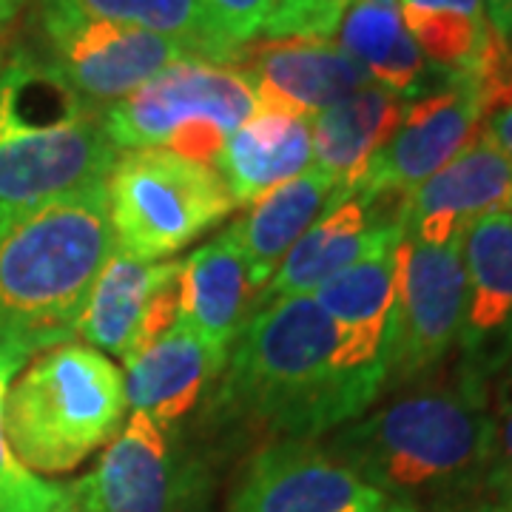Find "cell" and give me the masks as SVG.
Here are the masks:
<instances>
[{
	"mask_svg": "<svg viewBox=\"0 0 512 512\" xmlns=\"http://www.w3.org/2000/svg\"><path fill=\"white\" fill-rule=\"evenodd\" d=\"M126 382L106 353L57 345L6 393L9 447L32 473H69L109 444L126 416Z\"/></svg>",
	"mask_w": 512,
	"mask_h": 512,
	"instance_id": "obj_5",
	"label": "cell"
},
{
	"mask_svg": "<svg viewBox=\"0 0 512 512\" xmlns=\"http://www.w3.org/2000/svg\"><path fill=\"white\" fill-rule=\"evenodd\" d=\"M205 3L214 12L222 32L237 46H248L262 32L274 0H205Z\"/></svg>",
	"mask_w": 512,
	"mask_h": 512,
	"instance_id": "obj_30",
	"label": "cell"
},
{
	"mask_svg": "<svg viewBox=\"0 0 512 512\" xmlns=\"http://www.w3.org/2000/svg\"><path fill=\"white\" fill-rule=\"evenodd\" d=\"M86 478L97 512H191L202 490L200 467L140 410L128 416Z\"/></svg>",
	"mask_w": 512,
	"mask_h": 512,
	"instance_id": "obj_12",
	"label": "cell"
},
{
	"mask_svg": "<svg viewBox=\"0 0 512 512\" xmlns=\"http://www.w3.org/2000/svg\"><path fill=\"white\" fill-rule=\"evenodd\" d=\"M490 430L487 379L464 367L456 382L402 393L339 427L328 450L390 501L456 512L481 493Z\"/></svg>",
	"mask_w": 512,
	"mask_h": 512,
	"instance_id": "obj_1",
	"label": "cell"
},
{
	"mask_svg": "<svg viewBox=\"0 0 512 512\" xmlns=\"http://www.w3.org/2000/svg\"><path fill=\"white\" fill-rule=\"evenodd\" d=\"M404 26L441 83H467L478 74L493 46V26L481 0H399ZM478 92V89H476Z\"/></svg>",
	"mask_w": 512,
	"mask_h": 512,
	"instance_id": "obj_26",
	"label": "cell"
},
{
	"mask_svg": "<svg viewBox=\"0 0 512 512\" xmlns=\"http://www.w3.org/2000/svg\"><path fill=\"white\" fill-rule=\"evenodd\" d=\"M362 191H336L325 211L279 262L271 282L259 291V305L285 296H311L336 274L404 237L399 211L382 214Z\"/></svg>",
	"mask_w": 512,
	"mask_h": 512,
	"instance_id": "obj_14",
	"label": "cell"
},
{
	"mask_svg": "<svg viewBox=\"0 0 512 512\" xmlns=\"http://www.w3.org/2000/svg\"><path fill=\"white\" fill-rule=\"evenodd\" d=\"M40 32L46 43V63L77 97L97 109L137 92L165 66L188 57L168 37L80 18L49 6H40Z\"/></svg>",
	"mask_w": 512,
	"mask_h": 512,
	"instance_id": "obj_9",
	"label": "cell"
},
{
	"mask_svg": "<svg viewBox=\"0 0 512 512\" xmlns=\"http://www.w3.org/2000/svg\"><path fill=\"white\" fill-rule=\"evenodd\" d=\"M114 248L106 183L9 225L0 234V350L29 359L74 342Z\"/></svg>",
	"mask_w": 512,
	"mask_h": 512,
	"instance_id": "obj_3",
	"label": "cell"
},
{
	"mask_svg": "<svg viewBox=\"0 0 512 512\" xmlns=\"http://www.w3.org/2000/svg\"><path fill=\"white\" fill-rule=\"evenodd\" d=\"M256 296L242 251L228 231L197 248L180 268V322L222 353L251 319Z\"/></svg>",
	"mask_w": 512,
	"mask_h": 512,
	"instance_id": "obj_20",
	"label": "cell"
},
{
	"mask_svg": "<svg viewBox=\"0 0 512 512\" xmlns=\"http://www.w3.org/2000/svg\"><path fill=\"white\" fill-rule=\"evenodd\" d=\"M339 49L402 100L421 97L433 72L404 26L399 0H350L339 20Z\"/></svg>",
	"mask_w": 512,
	"mask_h": 512,
	"instance_id": "obj_23",
	"label": "cell"
},
{
	"mask_svg": "<svg viewBox=\"0 0 512 512\" xmlns=\"http://www.w3.org/2000/svg\"><path fill=\"white\" fill-rule=\"evenodd\" d=\"M507 46H510V49H512V43H507Z\"/></svg>",
	"mask_w": 512,
	"mask_h": 512,
	"instance_id": "obj_39",
	"label": "cell"
},
{
	"mask_svg": "<svg viewBox=\"0 0 512 512\" xmlns=\"http://www.w3.org/2000/svg\"><path fill=\"white\" fill-rule=\"evenodd\" d=\"M214 163L234 202L254 205L311 168L313 117L274 100H259Z\"/></svg>",
	"mask_w": 512,
	"mask_h": 512,
	"instance_id": "obj_18",
	"label": "cell"
},
{
	"mask_svg": "<svg viewBox=\"0 0 512 512\" xmlns=\"http://www.w3.org/2000/svg\"><path fill=\"white\" fill-rule=\"evenodd\" d=\"M348 3H350V0H345V6H348Z\"/></svg>",
	"mask_w": 512,
	"mask_h": 512,
	"instance_id": "obj_38",
	"label": "cell"
},
{
	"mask_svg": "<svg viewBox=\"0 0 512 512\" xmlns=\"http://www.w3.org/2000/svg\"><path fill=\"white\" fill-rule=\"evenodd\" d=\"M23 3L26 0H0V26H6L9 20L15 18L20 9H23Z\"/></svg>",
	"mask_w": 512,
	"mask_h": 512,
	"instance_id": "obj_35",
	"label": "cell"
},
{
	"mask_svg": "<svg viewBox=\"0 0 512 512\" xmlns=\"http://www.w3.org/2000/svg\"><path fill=\"white\" fill-rule=\"evenodd\" d=\"M396 251L382 248L311 293L336 328V367L376 399L387 382V339L396 308Z\"/></svg>",
	"mask_w": 512,
	"mask_h": 512,
	"instance_id": "obj_13",
	"label": "cell"
},
{
	"mask_svg": "<svg viewBox=\"0 0 512 512\" xmlns=\"http://www.w3.org/2000/svg\"><path fill=\"white\" fill-rule=\"evenodd\" d=\"M390 498L313 439H282L256 453L228 512H384Z\"/></svg>",
	"mask_w": 512,
	"mask_h": 512,
	"instance_id": "obj_11",
	"label": "cell"
},
{
	"mask_svg": "<svg viewBox=\"0 0 512 512\" xmlns=\"http://www.w3.org/2000/svg\"><path fill=\"white\" fill-rule=\"evenodd\" d=\"M373 402L336 367V328L311 296L256 305L234 339L214 410L285 439H313Z\"/></svg>",
	"mask_w": 512,
	"mask_h": 512,
	"instance_id": "obj_2",
	"label": "cell"
},
{
	"mask_svg": "<svg viewBox=\"0 0 512 512\" xmlns=\"http://www.w3.org/2000/svg\"><path fill=\"white\" fill-rule=\"evenodd\" d=\"M40 6L89 20L146 29L174 40L188 57L222 66H234L242 49L222 32L205 0H40Z\"/></svg>",
	"mask_w": 512,
	"mask_h": 512,
	"instance_id": "obj_25",
	"label": "cell"
},
{
	"mask_svg": "<svg viewBox=\"0 0 512 512\" xmlns=\"http://www.w3.org/2000/svg\"><path fill=\"white\" fill-rule=\"evenodd\" d=\"M510 194L512 160L478 126L450 163L399 202V222L404 237L447 245L464 237L470 222L501 211Z\"/></svg>",
	"mask_w": 512,
	"mask_h": 512,
	"instance_id": "obj_15",
	"label": "cell"
},
{
	"mask_svg": "<svg viewBox=\"0 0 512 512\" xmlns=\"http://www.w3.org/2000/svg\"><path fill=\"white\" fill-rule=\"evenodd\" d=\"M345 0H274L259 35L268 40L282 37H330L339 29Z\"/></svg>",
	"mask_w": 512,
	"mask_h": 512,
	"instance_id": "obj_28",
	"label": "cell"
},
{
	"mask_svg": "<svg viewBox=\"0 0 512 512\" xmlns=\"http://www.w3.org/2000/svg\"><path fill=\"white\" fill-rule=\"evenodd\" d=\"M493 32L504 43H512V0H481Z\"/></svg>",
	"mask_w": 512,
	"mask_h": 512,
	"instance_id": "obj_33",
	"label": "cell"
},
{
	"mask_svg": "<svg viewBox=\"0 0 512 512\" xmlns=\"http://www.w3.org/2000/svg\"><path fill=\"white\" fill-rule=\"evenodd\" d=\"M106 197L117 248L146 262L183 251L237 205L217 168L165 148H140L117 157L106 180Z\"/></svg>",
	"mask_w": 512,
	"mask_h": 512,
	"instance_id": "obj_7",
	"label": "cell"
},
{
	"mask_svg": "<svg viewBox=\"0 0 512 512\" xmlns=\"http://www.w3.org/2000/svg\"><path fill=\"white\" fill-rule=\"evenodd\" d=\"M256 103L254 83L237 66L183 57L106 106L103 128L117 151L165 148L208 165L254 114Z\"/></svg>",
	"mask_w": 512,
	"mask_h": 512,
	"instance_id": "obj_6",
	"label": "cell"
},
{
	"mask_svg": "<svg viewBox=\"0 0 512 512\" xmlns=\"http://www.w3.org/2000/svg\"><path fill=\"white\" fill-rule=\"evenodd\" d=\"M456 512H512V495L495 498V501H478V504L461 507V510Z\"/></svg>",
	"mask_w": 512,
	"mask_h": 512,
	"instance_id": "obj_34",
	"label": "cell"
},
{
	"mask_svg": "<svg viewBox=\"0 0 512 512\" xmlns=\"http://www.w3.org/2000/svg\"><path fill=\"white\" fill-rule=\"evenodd\" d=\"M117 157L103 109L77 97L46 57L18 49L0 69V234L103 185Z\"/></svg>",
	"mask_w": 512,
	"mask_h": 512,
	"instance_id": "obj_4",
	"label": "cell"
},
{
	"mask_svg": "<svg viewBox=\"0 0 512 512\" xmlns=\"http://www.w3.org/2000/svg\"><path fill=\"white\" fill-rule=\"evenodd\" d=\"M333 194L336 183L328 174L319 168H308L299 177L279 185L268 197L254 202L251 211L228 228L242 251L256 291L271 282L279 262L325 211Z\"/></svg>",
	"mask_w": 512,
	"mask_h": 512,
	"instance_id": "obj_22",
	"label": "cell"
},
{
	"mask_svg": "<svg viewBox=\"0 0 512 512\" xmlns=\"http://www.w3.org/2000/svg\"><path fill=\"white\" fill-rule=\"evenodd\" d=\"M504 208H507V214L512 217V194H510V200H507V205H504Z\"/></svg>",
	"mask_w": 512,
	"mask_h": 512,
	"instance_id": "obj_37",
	"label": "cell"
},
{
	"mask_svg": "<svg viewBox=\"0 0 512 512\" xmlns=\"http://www.w3.org/2000/svg\"><path fill=\"white\" fill-rule=\"evenodd\" d=\"M26 359L15 353L0 350V512H49L60 498L57 484L40 481V478L20 464L3 427V407H6V393Z\"/></svg>",
	"mask_w": 512,
	"mask_h": 512,
	"instance_id": "obj_27",
	"label": "cell"
},
{
	"mask_svg": "<svg viewBox=\"0 0 512 512\" xmlns=\"http://www.w3.org/2000/svg\"><path fill=\"white\" fill-rule=\"evenodd\" d=\"M384 512H416V507H407V504H399V501H390V507Z\"/></svg>",
	"mask_w": 512,
	"mask_h": 512,
	"instance_id": "obj_36",
	"label": "cell"
},
{
	"mask_svg": "<svg viewBox=\"0 0 512 512\" xmlns=\"http://www.w3.org/2000/svg\"><path fill=\"white\" fill-rule=\"evenodd\" d=\"M49 512H97L89 478H80V481H74L69 487H63L55 507Z\"/></svg>",
	"mask_w": 512,
	"mask_h": 512,
	"instance_id": "obj_31",
	"label": "cell"
},
{
	"mask_svg": "<svg viewBox=\"0 0 512 512\" xmlns=\"http://www.w3.org/2000/svg\"><path fill=\"white\" fill-rule=\"evenodd\" d=\"M183 262H146L114 248L100 276L94 279L77 336L89 348L111 356H126L154 293L180 274Z\"/></svg>",
	"mask_w": 512,
	"mask_h": 512,
	"instance_id": "obj_24",
	"label": "cell"
},
{
	"mask_svg": "<svg viewBox=\"0 0 512 512\" xmlns=\"http://www.w3.org/2000/svg\"><path fill=\"white\" fill-rule=\"evenodd\" d=\"M467 308L458 345L464 367L484 376L512 353V217L495 211L467 225L461 237Z\"/></svg>",
	"mask_w": 512,
	"mask_h": 512,
	"instance_id": "obj_16",
	"label": "cell"
},
{
	"mask_svg": "<svg viewBox=\"0 0 512 512\" xmlns=\"http://www.w3.org/2000/svg\"><path fill=\"white\" fill-rule=\"evenodd\" d=\"M407 100L376 83L348 94L313 117V168L325 171L336 191H353L367 165L402 123Z\"/></svg>",
	"mask_w": 512,
	"mask_h": 512,
	"instance_id": "obj_21",
	"label": "cell"
},
{
	"mask_svg": "<svg viewBox=\"0 0 512 512\" xmlns=\"http://www.w3.org/2000/svg\"><path fill=\"white\" fill-rule=\"evenodd\" d=\"M234 66L248 74L259 100H274L308 117L373 83L328 37H282L242 46Z\"/></svg>",
	"mask_w": 512,
	"mask_h": 512,
	"instance_id": "obj_17",
	"label": "cell"
},
{
	"mask_svg": "<svg viewBox=\"0 0 512 512\" xmlns=\"http://www.w3.org/2000/svg\"><path fill=\"white\" fill-rule=\"evenodd\" d=\"M490 419H493L490 456H487L481 493H478L473 504L512 495V382H507L498 390V399H495V407L490 410Z\"/></svg>",
	"mask_w": 512,
	"mask_h": 512,
	"instance_id": "obj_29",
	"label": "cell"
},
{
	"mask_svg": "<svg viewBox=\"0 0 512 512\" xmlns=\"http://www.w3.org/2000/svg\"><path fill=\"white\" fill-rule=\"evenodd\" d=\"M467 308L461 237L424 245L402 237L396 251V308L387 339V379L413 382L456 348Z\"/></svg>",
	"mask_w": 512,
	"mask_h": 512,
	"instance_id": "obj_8",
	"label": "cell"
},
{
	"mask_svg": "<svg viewBox=\"0 0 512 512\" xmlns=\"http://www.w3.org/2000/svg\"><path fill=\"white\" fill-rule=\"evenodd\" d=\"M481 126H484L487 137L493 140L495 146L501 148L512 160V100L504 103V106H498L495 111H490L487 123H481Z\"/></svg>",
	"mask_w": 512,
	"mask_h": 512,
	"instance_id": "obj_32",
	"label": "cell"
},
{
	"mask_svg": "<svg viewBox=\"0 0 512 512\" xmlns=\"http://www.w3.org/2000/svg\"><path fill=\"white\" fill-rule=\"evenodd\" d=\"M123 362L128 407L171 430L194 410L208 384L222 376L228 353L211 348L202 336L177 319V325L157 342L131 353Z\"/></svg>",
	"mask_w": 512,
	"mask_h": 512,
	"instance_id": "obj_19",
	"label": "cell"
},
{
	"mask_svg": "<svg viewBox=\"0 0 512 512\" xmlns=\"http://www.w3.org/2000/svg\"><path fill=\"white\" fill-rule=\"evenodd\" d=\"M487 117L481 94L467 83H441L407 103L390 143L367 165L353 191L387 202L407 197L470 143Z\"/></svg>",
	"mask_w": 512,
	"mask_h": 512,
	"instance_id": "obj_10",
	"label": "cell"
}]
</instances>
